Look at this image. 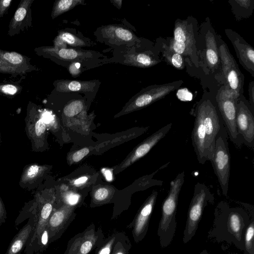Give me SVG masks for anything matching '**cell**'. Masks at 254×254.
Listing matches in <instances>:
<instances>
[{"label":"cell","mask_w":254,"mask_h":254,"mask_svg":"<svg viewBox=\"0 0 254 254\" xmlns=\"http://www.w3.org/2000/svg\"><path fill=\"white\" fill-rule=\"evenodd\" d=\"M243 206L231 207L220 201L216 206L213 225L208 236L218 242L232 243L241 251L244 250V234L252 219L253 206L242 202Z\"/></svg>","instance_id":"cell-1"},{"label":"cell","mask_w":254,"mask_h":254,"mask_svg":"<svg viewBox=\"0 0 254 254\" xmlns=\"http://www.w3.org/2000/svg\"><path fill=\"white\" fill-rule=\"evenodd\" d=\"M192 114V144L198 162L203 165L213 158L216 137L224 123L219 110L209 99L200 102Z\"/></svg>","instance_id":"cell-2"},{"label":"cell","mask_w":254,"mask_h":254,"mask_svg":"<svg viewBox=\"0 0 254 254\" xmlns=\"http://www.w3.org/2000/svg\"><path fill=\"white\" fill-rule=\"evenodd\" d=\"M185 180V172L179 173L170 183V189L161 206V217L159 223L157 235L162 248L168 247L175 234L177 222L176 214L179 194Z\"/></svg>","instance_id":"cell-3"},{"label":"cell","mask_w":254,"mask_h":254,"mask_svg":"<svg viewBox=\"0 0 254 254\" xmlns=\"http://www.w3.org/2000/svg\"><path fill=\"white\" fill-rule=\"evenodd\" d=\"M214 200V195L206 185L200 183L195 184L183 232L184 244L189 242L195 235L204 208L208 204H213Z\"/></svg>","instance_id":"cell-4"},{"label":"cell","mask_w":254,"mask_h":254,"mask_svg":"<svg viewBox=\"0 0 254 254\" xmlns=\"http://www.w3.org/2000/svg\"><path fill=\"white\" fill-rule=\"evenodd\" d=\"M228 136L223 125L216 136L213 156L210 161L224 196H227L228 193L230 174V154Z\"/></svg>","instance_id":"cell-5"},{"label":"cell","mask_w":254,"mask_h":254,"mask_svg":"<svg viewBox=\"0 0 254 254\" xmlns=\"http://www.w3.org/2000/svg\"><path fill=\"white\" fill-rule=\"evenodd\" d=\"M239 100L235 99L225 86L222 87L218 91L216 96L218 110L228 135L237 147L241 148L243 143L238 134L236 126L237 106Z\"/></svg>","instance_id":"cell-6"},{"label":"cell","mask_w":254,"mask_h":254,"mask_svg":"<svg viewBox=\"0 0 254 254\" xmlns=\"http://www.w3.org/2000/svg\"><path fill=\"white\" fill-rule=\"evenodd\" d=\"M218 49L223 72L226 80V86H224L235 99L240 100L243 93V74L227 45L223 43Z\"/></svg>","instance_id":"cell-7"},{"label":"cell","mask_w":254,"mask_h":254,"mask_svg":"<svg viewBox=\"0 0 254 254\" xmlns=\"http://www.w3.org/2000/svg\"><path fill=\"white\" fill-rule=\"evenodd\" d=\"M38 188L32 199L36 211L35 227L25 248L29 247L37 240L46 227L48 219L53 210L56 199L52 190Z\"/></svg>","instance_id":"cell-8"},{"label":"cell","mask_w":254,"mask_h":254,"mask_svg":"<svg viewBox=\"0 0 254 254\" xmlns=\"http://www.w3.org/2000/svg\"><path fill=\"white\" fill-rule=\"evenodd\" d=\"M25 130L33 152H42L47 148V126L41 118L40 111L33 103L27 106Z\"/></svg>","instance_id":"cell-9"},{"label":"cell","mask_w":254,"mask_h":254,"mask_svg":"<svg viewBox=\"0 0 254 254\" xmlns=\"http://www.w3.org/2000/svg\"><path fill=\"white\" fill-rule=\"evenodd\" d=\"M27 218H29L28 222L14 237L5 254H21L31 238L36 221V208L32 201L25 203L17 217L20 223Z\"/></svg>","instance_id":"cell-10"},{"label":"cell","mask_w":254,"mask_h":254,"mask_svg":"<svg viewBox=\"0 0 254 254\" xmlns=\"http://www.w3.org/2000/svg\"><path fill=\"white\" fill-rule=\"evenodd\" d=\"M104 238L101 227L96 230L94 224L92 223L68 241L64 254H89L101 244Z\"/></svg>","instance_id":"cell-11"},{"label":"cell","mask_w":254,"mask_h":254,"mask_svg":"<svg viewBox=\"0 0 254 254\" xmlns=\"http://www.w3.org/2000/svg\"><path fill=\"white\" fill-rule=\"evenodd\" d=\"M182 83V80H179L148 87L136 95L127 108L126 111H131L147 106L164 98L179 87Z\"/></svg>","instance_id":"cell-12"},{"label":"cell","mask_w":254,"mask_h":254,"mask_svg":"<svg viewBox=\"0 0 254 254\" xmlns=\"http://www.w3.org/2000/svg\"><path fill=\"white\" fill-rule=\"evenodd\" d=\"M30 60V58L16 52L0 49V73L16 76L36 70V66L31 64Z\"/></svg>","instance_id":"cell-13"},{"label":"cell","mask_w":254,"mask_h":254,"mask_svg":"<svg viewBox=\"0 0 254 254\" xmlns=\"http://www.w3.org/2000/svg\"><path fill=\"white\" fill-rule=\"evenodd\" d=\"M254 110L240 99L237 104L236 126L243 144L254 148Z\"/></svg>","instance_id":"cell-14"},{"label":"cell","mask_w":254,"mask_h":254,"mask_svg":"<svg viewBox=\"0 0 254 254\" xmlns=\"http://www.w3.org/2000/svg\"><path fill=\"white\" fill-rule=\"evenodd\" d=\"M74 210L75 207L66 205L53 209L47 224L50 244L60 238L74 219Z\"/></svg>","instance_id":"cell-15"},{"label":"cell","mask_w":254,"mask_h":254,"mask_svg":"<svg viewBox=\"0 0 254 254\" xmlns=\"http://www.w3.org/2000/svg\"><path fill=\"white\" fill-rule=\"evenodd\" d=\"M157 195L158 192L153 190L142 205L133 220L127 226L129 228H132L133 238L136 243L142 240L147 234Z\"/></svg>","instance_id":"cell-16"},{"label":"cell","mask_w":254,"mask_h":254,"mask_svg":"<svg viewBox=\"0 0 254 254\" xmlns=\"http://www.w3.org/2000/svg\"><path fill=\"white\" fill-rule=\"evenodd\" d=\"M172 123H169L153 133L137 145L130 155L121 165L120 169L126 168L147 154L163 138L171 129Z\"/></svg>","instance_id":"cell-17"},{"label":"cell","mask_w":254,"mask_h":254,"mask_svg":"<svg viewBox=\"0 0 254 254\" xmlns=\"http://www.w3.org/2000/svg\"><path fill=\"white\" fill-rule=\"evenodd\" d=\"M226 33L235 50L240 63L252 76H254V50L242 38L231 30Z\"/></svg>","instance_id":"cell-18"},{"label":"cell","mask_w":254,"mask_h":254,"mask_svg":"<svg viewBox=\"0 0 254 254\" xmlns=\"http://www.w3.org/2000/svg\"><path fill=\"white\" fill-rule=\"evenodd\" d=\"M34 0H21L12 17L8 30V35L13 36L32 26L31 6Z\"/></svg>","instance_id":"cell-19"},{"label":"cell","mask_w":254,"mask_h":254,"mask_svg":"<svg viewBox=\"0 0 254 254\" xmlns=\"http://www.w3.org/2000/svg\"><path fill=\"white\" fill-rule=\"evenodd\" d=\"M50 169L49 166L37 163L26 165L20 176L19 186L28 190L37 188Z\"/></svg>","instance_id":"cell-20"},{"label":"cell","mask_w":254,"mask_h":254,"mask_svg":"<svg viewBox=\"0 0 254 254\" xmlns=\"http://www.w3.org/2000/svg\"><path fill=\"white\" fill-rule=\"evenodd\" d=\"M35 53L39 56L54 57L68 61H77L92 57L90 53L74 49H58L54 47H42L35 49Z\"/></svg>","instance_id":"cell-21"},{"label":"cell","mask_w":254,"mask_h":254,"mask_svg":"<svg viewBox=\"0 0 254 254\" xmlns=\"http://www.w3.org/2000/svg\"><path fill=\"white\" fill-rule=\"evenodd\" d=\"M102 32L104 37L115 43L128 44L137 40L129 30L118 26H106L102 29Z\"/></svg>","instance_id":"cell-22"},{"label":"cell","mask_w":254,"mask_h":254,"mask_svg":"<svg viewBox=\"0 0 254 254\" xmlns=\"http://www.w3.org/2000/svg\"><path fill=\"white\" fill-rule=\"evenodd\" d=\"M96 85L94 81H81L62 80L56 83L58 91L67 92L71 91H92Z\"/></svg>","instance_id":"cell-23"},{"label":"cell","mask_w":254,"mask_h":254,"mask_svg":"<svg viewBox=\"0 0 254 254\" xmlns=\"http://www.w3.org/2000/svg\"><path fill=\"white\" fill-rule=\"evenodd\" d=\"M172 40L179 43L195 45V39L192 28L187 22L177 20L176 22L173 37Z\"/></svg>","instance_id":"cell-24"},{"label":"cell","mask_w":254,"mask_h":254,"mask_svg":"<svg viewBox=\"0 0 254 254\" xmlns=\"http://www.w3.org/2000/svg\"><path fill=\"white\" fill-rule=\"evenodd\" d=\"M206 58L207 63L210 67L215 68L219 65L220 59L219 49L214 35L208 32L205 36Z\"/></svg>","instance_id":"cell-25"},{"label":"cell","mask_w":254,"mask_h":254,"mask_svg":"<svg viewBox=\"0 0 254 254\" xmlns=\"http://www.w3.org/2000/svg\"><path fill=\"white\" fill-rule=\"evenodd\" d=\"M159 62L145 53L129 54L127 56L125 61L130 65L143 68L152 66L157 64Z\"/></svg>","instance_id":"cell-26"},{"label":"cell","mask_w":254,"mask_h":254,"mask_svg":"<svg viewBox=\"0 0 254 254\" xmlns=\"http://www.w3.org/2000/svg\"><path fill=\"white\" fill-rule=\"evenodd\" d=\"M83 2L80 0H60L55 2L51 16L52 19L63 14Z\"/></svg>","instance_id":"cell-27"},{"label":"cell","mask_w":254,"mask_h":254,"mask_svg":"<svg viewBox=\"0 0 254 254\" xmlns=\"http://www.w3.org/2000/svg\"><path fill=\"white\" fill-rule=\"evenodd\" d=\"M131 247L130 241L126 234L119 232L111 254H128Z\"/></svg>","instance_id":"cell-28"},{"label":"cell","mask_w":254,"mask_h":254,"mask_svg":"<svg viewBox=\"0 0 254 254\" xmlns=\"http://www.w3.org/2000/svg\"><path fill=\"white\" fill-rule=\"evenodd\" d=\"M244 254H254V218L252 219L244 234Z\"/></svg>","instance_id":"cell-29"},{"label":"cell","mask_w":254,"mask_h":254,"mask_svg":"<svg viewBox=\"0 0 254 254\" xmlns=\"http://www.w3.org/2000/svg\"><path fill=\"white\" fill-rule=\"evenodd\" d=\"M113 195V191L106 187H100L96 190L92 195L93 205L103 204L110 201Z\"/></svg>","instance_id":"cell-30"},{"label":"cell","mask_w":254,"mask_h":254,"mask_svg":"<svg viewBox=\"0 0 254 254\" xmlns=\"http://www.w3.org/2000/svg\"><path fill=\"white\" fill-rule=\"evenodd\" d=\"M119 232H115L104 240L96 249L95 254H111Z\"/></svg>","instance_id":"cell-31"},{"label":"cell","mask_w":254,"mask_h":254,"mask_svg":"<svg viewBox=\"0 0 254 254\" xmlns=\"http://www.w3.org/2000/svg\"><path fill=\"white\" fill-rule=\"evenodd\" d=\"M164 52V56L167 61L173 66L178 69H182L184 67V59L182 55L169 50Z\"/></svg>","instance_id":"cell-32"},{"label":"cell","mask_w":254,"mask_h":254,"mask_svg":"<svg viewBox=\"0 0 254 254\" xmlns=\"http://www.w3.org/2000/svg\"><path fill=\"white\" fill-rule=\"evenodd\" d=\"M84 108V103L80 100H74L67 104L64 109V115L72 117L81 112Z\"/></svg>","instance_id":"cell-33"},{"label":"cell","mask_w":254,"mask_h":254,"mask_svg":"<svg viewBox=\"0 0 254 254\" xmlns=\"http://www.w3.org/2000/svg\"><path fill=\"white\" fill-rule=\"evenodd\" d=\"M64 42L73 47H82L86 43L81 39L67 32H60L58 35Z\"/></svg>","instance_id":"cell-34"},{"label":"cell","mask_w":254,"mask_h":254,"mask_svg":"<svg viewBox=\"0 0 254 254\" xmlns=\"http://www.w3.org/2000/svg\"><path fill=\"white\" fill-rule=\"evenodd\" d=\"M18 88L12 84L0 85V92L5 95H15L18 92Z\"/></svg>","instance_id":"cell-35"},{"label":"cell","mask_w":254,"mask_h":254,"mask_svg":"<svg viewBox=\"0 0 254 254\" xmlns=\"http://www.w3.org/2000/svg\"><path fill=\"white\" fill-rule=\"evenodd\" d=\"M89 152L88 148H83L74 152L71 155V160L73 162H78L81 160Z\"/></svg>","instance_id":"cell-36"},{"label":"cell","mask_w":254,"mask_h":254,"mask_svg":"<svg viewBox=\"0 0 254 254\" xmlns=\"http://www.w3.org/2000/svg\"><path fill=\"white\" fill-rule=\"evenodd\" d=\"M177 95L178 98L183 101L190 100L192 98L191 93L186 88L178 90Z\"/></svg>","instance_id":"cell-37"},{"label":"cell","mask_w":254,"mask_h":254,"mask_svg":"<svg viewBox=\"0 0 254 254\" xmlns=\"http://www.w3.org/2000/svg\"><path fill=\"white\" fill-rule=\"evenodd\" d=\"M12 0H0V17L3 16L7 11Z\"/></svg>","instance_id":"cell-38"},{"label":"cell","mask_w":254,"mask_h":254,"mask_svg":"<svg viewBox=\"0 0 254 254\" xmlns=\"http://www.w3.org/2000/svg\"><path fill=\"white\" fill-rule=\"evenodd\" d=\"M7 218L4 204L0 196V226L5 222Z\"/></svg>","instance_id":"cell-39"},{"label":"cell","mask_w":254,"mask_h":254,"mask_svg":"<svg viewBox=\"0 0 254 254\" xmlns=\"http://www.w3.org/2000/svg\"><path fill=\"white\" fill-rule=\"evenodd\" d=\"M249 93L250 97V105L252 108L254 109V82L252 81L249 88Z\"/></svg>","instance_id":"cell-40"},{"label":"cell","mask_w":254,"mask_h":254,"mask_svg":"<svg viewBox=\"0 0 254 254\" xmlns=\"http://www.w3.org/2000/svg\"><path fill=\"white\" fill-rule=\"evenodd\" d=\"M80 64L79 63H74L71 64L69 67V71L72 76H75L79 74L81 71L79 69Z\"/></svg>","instance_id":"cell-41"},{"label":"cell","mask_w":254,"mask_h":254,"mask_svg":"<svg viewBox=\"0 0 254 254\" xmlns=\"http://www.w3.org/2000/svg\"><path fill=\"white\" fill-rule=\"evenodd\" d=\"M54 47L58 49L66 48V43L64 42L59 36H57L54 41Z\"/></svg>","instance_id":"cell-42"},{"label":"cell","mask_w":254,"mask_h":254,"mask_svg":"<svg viewBox=\"0 0 254 254\" xmlns=\"http://www.w3.org/2000/svg\"><path fill=\"white\" fill-rule=\"evenodd\" d=\"M88 180V178L85 176L81 177L74 181V185L75 186H80L85 184Z\"/></svg>","instance_id":"cell-43"},{"label":"cell","mask_w":254,"mask_h":254,"mask_svg":"<svg viewBox=\"0 0 254 254\" xmlns=\"http://www.w3.org/2000/svg\"><path fill=\"white\" fill-rule=\"evenodd\" d=\"M236 2L241 6L245 7H249L250 6V0H236Z\"/></svg>","instance_id":"cell-44"},{"label":"cell","mask_w":254,"mask_h":254,"mask_svg":"<svg viewBox=\"0 0 254 254\" xmlns=\"http://www.w3.org/2000/svg\"><path fill=\"white\" fill-rule=\"evenodd\" d=\"M104 174L105 175V176L106 178V179L108 181H111L112 180V172L110 171V170L108 169H105L104 171Z\"/></svg>","instance_id":"cell-45"},{"label":"cell","mask_w":254,"mask_h":254,"mask_svg":"<svg viewBox=\"0 0 254 254\" xmlns=\"http://www.w3.org/2000/svg\"><path fill=\"white\" fill-rule=\"evenodd\" d=\"M120 0H113L112 2L113 3H117V7L119 8H120L121 6H122V4H120L118 3V2H119Z\"/></svg>","instance_id":"cell-46"},{"label":"cell","mask_w":254,"mask_h":254,"mask_svg":"<svg viewBox=\"0 0 254 254\" xmlns=\"http://www.w3.org/2000/svg\"><path fill=\"white\" fill-rule=\"evenodd\" d=\"M199 254H208L207 251L205 250H203Z\"/></svg>","instance_id":"cell-47"},{"label":"cell","mask_w":254,"mask_h":254,"mask_svg":"<svg viewBox=\"0 0 254 254\" xmlns=\"http://www.w3.org/2000/svg\"><path fill=\"white\" fill-rule=\"evenodd\" d=\"M1 142H2V140H1V133L0 132V146L1 145Z\"/></svg>","instance_id":"cell-48"},{"label":"cell","mask_w":254,"mask_h":254,"mask_svg":"<svg viewBox=\"0 0 254 254\" xmlns=\"http://www.w3.org/2000/svg\"><path fill=\"white\" fill-rule=\"evenodd\" d=\"M34 254H41L40 253L37 252V253H35Z\"/></svg>","instance_id":"cell-49"}]
</instances>
